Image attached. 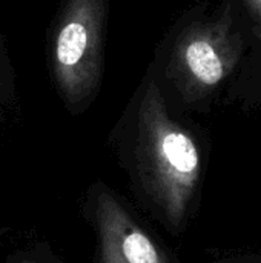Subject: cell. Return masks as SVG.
<instances>
[{
	"label": "cell",
	"instance_id": "6da1fadb",
	"mask_svg": "<svg viewBox=\"0 0 261 263\" xmlns=\"http://www.w3.org/2000/svg\"><path fill=\"white\" fill-rule=\"evenodd\" d=\"M137 154L148 193L168 225L183 228L202 176L203 149L189 128L172 117L163 88L149 68L134 99Z\"/></svg>",
	"mask_w": 261,
	"mask_h": 263
},
{
	"label": "cell",
	"instance_id": "7a4b0ae2",
	"mask_svg": "<svg viewBox=\"0 0 261 263\" xmlns=\"http://www.w3.org/2000/svg\"><path fill=\"white\" fill-rule=\"evenodd\" d=\"M108 18L109 0H63L49 26V76L72 109L94 99L102 85Z\"/></svg>",
	"mask_w": 261,
	"mask_h": 263
},
{
	"label": "cell",
	"instance_id": "3957f363",
	"mask_svg": "<svg viewBox=\"0 0 261 263\" xmlns=\"http://www.w3.org/2000/svg\"><path fill=\"white\" fill-rule=\"evenodd\" d=\"M242 54V39L228 14L192 20L171 39L160 60L163 77L188 105L208 100L232 74Z\"/></svg>",
	"mask_w": 261,
	"mask_h": 263
},
{
	"label": "cell",
	"instance_id": "277c9868",
	"mask_svg": "<svg viewBox=\"0 0 261 263\" xmlns=\"http://www.w3.org/2000/svg\"><path fill=\"white\" fill-rule=\"evenodd\" d=\"M103 263H168L154 240L108 193L97 202Z\"/></svg>",
	"mask_w": 261,
	"mask_h": 263
},
{
	"label": "cell",
	"instance_id": "5b68a950",
	"mask_svg": "<svg viewBox=\"0 0 261 263\" xmlns=\"http://www.w3.org/2000/svg\"><path fill=\"white\" fill-rule=\"evenodd\" d=\"M11 82H12V63L9 60L6 45L0 32V102L3 100L6 88L11 85Z\"/></svg>",
	"mask_w": 261,
	"mask_h": 263
},
{
	"label": "cell",
	"instance_id": "8992f818",
	"mask_svg": "<svg viewBox=\"0 0 261 263\" xmlns=\"http://www.w3.org/2000/svg\"><path fill=\"white\" fill-rule=\"evenodd\" d=\"M245 5L252 20V26L261 39V0H245Z\"/></svg>",
	"mask_w": 261,
	"mask_h": 263
},
{
	"label": "cell",
	"instance_id": "52a82bcc",
	"mask_svg": "<svg viewBox=\"0 0 261 263\" xmlns=\"http://www.w3.org/2000/svg\"><path fill=\"white\" fill-rule=\"evenodd\" d=\"M214 263H261V254H252V253L232 254V256L218 259Z\"/></svg>",
	"mask_w": 261,
	"mask_h": 263
}]
</instances>
